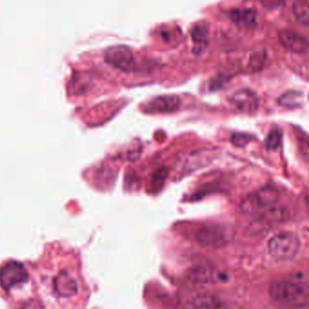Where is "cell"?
<instances>
[{"mask_svg":"<svg viewBox=\"0 0 309 309\" xmlns=\"http://www.w3.org/2000/svg\"><path fill=\"white\" fill-rule=\"evenodd\" d=\"M230 18L239 28L251 29L257 26V12L250 8H237L231 10Z\"/></svg>","mask_w":309,"mask_h":309,"instance_id":"obj_12","label":"cell"},{"mask_svg":"<svg viewBox=\"0 0 309 309\" xmlns=\"http://www.w3.org/2000/svg\"><path fill=\"white\" fill-rule=\"evenodd\" d=\"M250 137L246 135H235L232 137V142L237 146H243L249 140Z\"/></svg>","mask_w":309,"mask_h":309,"instance_id":"obj_21","label":"cell"},{"mask_svg":"<svg viewBox=\"0 0 309 309\" xmlns=\"http://www.w3.org/2000/svg\"><path fill=\"white\" fill-rule=\"evenodd\" d=\"M278 37L281 44L285 46L287 50L294 53L302 54L309 50V40L301 34H298L291 30H281L278 33Z\"/></svg>","mask_w":309,"mask_h":309,"instance_id":"obj_10","label":"cell"},{"mask_svg":"<svg viewBox=\"0 0 309 309\" xmlns=\"http://www.w3.org/2000/svg\"><path fill=\"white\" fill-rule=\"evenodd\" d=\"M191 38L195 44V50L203 51L208 44V28L206 25L200 24L191 31Z\"/></svg>","mask_w":309,"mask_h":309,"instance_id":"obj_16","label":"cell"},{"mask_svg":"<svg viewBox=\"0 0 309 309\" xmlns=\"http://www.w3.org/2000/svg\"><path fill=\"white\" fill-rule=\"evenodd\" d=\"M266 60H267V53L265 51L255 52L250 57L248 67L253 72H257L264 68Z\"/></svg>","mask_w":309,"mask_h":309,"instance_id":"obj_18","label":"cell"},{"mask_svg":"<svg viewBox=\"0 0 309 309\" xmlns=\"http://www.w3.org/2000/svg\"><path fill=\"white\" fill-rule=\"evenodd\" d=\"M278 200V190L274 186H265L245 197L240 205V209L245 214L259 213L274 207Z\"/></svg>","mask_w":309,"mask_h":309,"instance_id":"obj_4","label":"cell"},{"mask_svg":"<svg viewBox=\"0 0 309 309\" xmlns=\"http://www.w3.org/2000/svg\"><path fill=\"white\" fill-rule=\"evenodd\" d=\"M307 280L303 273H296L287 280L272 284L269 289L270 298L279 302H295L302 298L307 292Z\"/></svg>","mask_w":309,"mask_h":309,"instance_id":"obj_3","label":"cell"},{"mask_svg":"<svg viewBox=\"0 0 309 309\" xmlns=\"http://www.w3.org/2000/svg\"><path fill=\"white\" fill-rule=\"evenodd\" d=\"M300 246V240L295 233L284 231L270 239L268 243V250L273 259L288 261L298 255Z\"/></svg>","mask_w":309,"mask_h":309,"instance_id":"obj_5","label":"cell"},{"mask_svg":"<svg viewBox=\"0 0 309 309\" xmlns=\"http://www.w3.org/2000/svg\"><path fill=\"white\" fill-rule=\"evenodd\" d=\"M30 286V275L24 265L17 261H8L0 268V288L3 294L9 298L19 299L24 298Z\"/></svg>","mask_w":309,"mask_h":309,"instance_id":"obj_2","label":"cell"},{"mask_svg":"<svg viewBox=\"0 0 309 309\" xmlns=\"http://www.w3.org/2000/svg\"><path fill=\"white\" fill-rule=\"evenodd\" d=\"M191 276L193 280L199 283H213L222 280V275H220V273L206 267H200L192 270Z\"/></svg>","mask_w":309,"mask_h":309,"instance_id":"obj_14","label":"cell"},{"mask_svg":"<svg viewBox=\"0 0 309 309\" xmlns=\"http://www.w3.org/2000/svg\"><path fill=\"white\" fill-rule=\"evenodd\" d=\"M280 139L281 134L280 132H279V130H272V131H271V133L270 134V135H269L268 141H267L268 147H270L271 149H275L276 147L279 146Z\"/></svg>","mask_w":309,"mask_h":309,"instance_id":"obj_19","label":"cell"},{"mask_svg":"<svg viewBox=\"0 0 309 309\" xmlns=\"http://www.w3.org/2000/svg\"><path fill=\"white\" fill-rule=\"evenodd\" d=\"M195 238L204 246L221 247L233 240L234 231L223 225H206L197 231Z\"/></svg>","mask_w":309,"mask_h":309,"instance_id":"obj_6","label":"cell"},{"mask_svg":"<svg viewBox=\"0 0 309 309\" xmlns=\"http://www.w3.org/2000/svg\"><path fill=\"white\" fill-rule=\"evenodd\" d=\"M105 62L123 72H131L135 67V56L129 47L114 45L104 53Z\"/></svg>","mask_w":309,"mask_h":309,"instance_id":"obj_8","label":"cell"},{"mask_svg":"<svg viewBox=\"0 0 309 309\" xmlns=\"http://www.w3.org/2000/svg\"><path fill=\"white\" fill-rule=\"evenodd\" d=\"M259 1L262 6L268 9H276L280 7L284 3V0H259Z\"/></svg>","mask_w":309,"mask_h":309,"instance_id":"obj_20","label":"cell"},{"mask_svg":"<svg viewBox=\"0 0 309 309\" xmlns=\"http://www.w3.org/2000/svg\"><path fill=\"white\" fill-rule=\"evenodd\" d=\"M231 103L237 110L251 113L255 112L259 107V97L253 91L241 89L233 95Z\"/></svg>","mask_w":309,"mask_h":309,"instance_id":"obj_9","label":"cell"},{"mask_svg":"<svg viewBox=\"0 0 309 309\" xmlns=\"http://www.w3.org/2000/svg\"><path fill=\"white\" fill-rule=\"evenodd\" d=\"M287 210L284 208H270L262 211L259 218L250 223L248 231L251 234L264 233L270 231L275 225L280 224L282 221L287 219Z\"/></svg>","mask_w":309,"mask_h":309,"instance_id":"obj_7","label":"cell"},{"mask_svg":"<svg viewBox=\"0 0 309 309\" xmlns=\"http://www.w3.org/2000/svg\"><path fill=\"white\" fill-rule=\"evenodd\" d=\"M45 287L49 296L60 303H71L82 293L81 276L73 267L59 266L51 272L45 273Z\"/></svg>","mask_w":309,"mask_h":309,"instance_id":"obj_1","label":"cell"},{"mask_svg":"<svg viewBox=\"0 0 309 309\" xmlns=\"http://www.w3.org/2000/svg\"><path fill=\"white\" fill-rule=\"evenodd\" d=\"M305 98L303 93L298 91H287L278 100V103L281 106L295 109L304 105Z\"/></svg>","mask_w":309,"mask_h":309,"instance_id":"obj_15","label":"cell"},{"mask_svg":"<svg viewBox=\"0 0 309 309\" xmlns=\"http://www.w3.org/2000/svg\"><path fill=\"white\" fill-rule=\"evenodd\" d=\"M180 103L178 96H158L148 102L143 109L148 112H172L179 109Z\"/></svg>","mask_w":309,"mask_h":309,"instance_id":"obj_11","label":"cell"},{"mask_svg":"<svg viewBox=\"0 0 309 309\" xmlns=\"http://www.w3.org/2000/svg\"><path fill=\"white\" fill-rule=\"evenodd\" d=\"M293 12L297 20L306 26L309 22V0H294Z\"/></svg>","mask_w":309,"mask_h":309,"instance_id":"obj_17","label":"cell"},{"mask_svg":"<svg viewBox=\"0 0 309 309\" xmlns=\"http://www.w3.org/2000/svg\"><path fill=\"white\" fill-rule=\"evenodd\" d=\"M221 307V301L212 295H199L191 298L187 304V308L191 309H219Z\"/></svg>","mask_w":309,"mask_h":309,"instance_id":"obj_13","label":"cell"}]
</instances>
